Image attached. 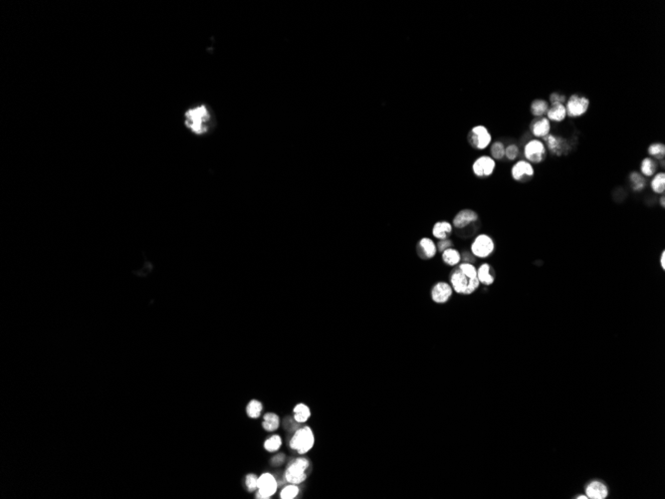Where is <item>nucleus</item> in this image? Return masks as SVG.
Returning a JSON list of instances; mask_svg holds the SVG:
<instances>
[{
    "label": "nucleus",
    "mask_w": 665,
    "mask_h": 499,
    "mask_svg": "<svg viewBox=\"0 0 665 499\" xmlns=\"http://www.w3.org/2000/svg\"><path fill=\"white\" fill-rule=\"evenodd\" d=\"M441 260L449 267H456L462 261V255L458 249L450 247L441 253Z\"/></svg>",
    "instance_id": "20"
},
{
    "label": "nucleus",
    "mask_w": 665,
    "mask_h": 499,
    "mask_svg": "<svg viewBox=\"0 0 665 499\" xmlns=\"http://www.w3.org/2000/svg\"><path fill=\"white\" fill-rule=\"evenodd\" d=\"M657 165L651 158H645L640 164V173L646 178H651L656 174Z\"/></svg>",
    "instance_id": "25"
},
{
    "label": "nucleus",
    "mask_w": 665,
    "mask_h": 499,
    "mask_svg": "<svg viewBox=\"0 0 665 499\" xmlns=\"http://www.w3.org/2000/svg\"><path fill=\"white\" fill-rule=\"evenodd\" d=\"M449 283L453 292L460 295H471L479 289L481 285L477 277L468 278L457 266L450 273Z\"/></svg>",
    "instance_id": "2"
},
{
    "label": "nucleus",
    "mask_w": 665,
    "mask_h": 499,
    "mask_svg": "<svg viewBox=\"0 0 665 499\" xmlns=\"http://www.w3.org/2000/svg\"><path fill=\"white\" fill-rule=\"evenodd\" d=\"M512 178L517 181H525L532 179L535 175L534 166L526 160L516 162L511 169Z\"/></svg>",
    "instance_id": "12"
},
{
    "label": "nucleus",
    "mask_w": 665,
    "mask_h": 499,
    "mask_svg": "<svg viewBox=\"0 0 665 499\" xmlns=\"http://www.w3.org/2000/svg\"><path fill=\"white\" fill-rule=\"evenodd\" d=\"M453 231V226L449 222H437L432 227V235L437 240L446 239Z\"/></svg>",
    "instance_id": "19"
},
{
    "label": "nucleus",
    "mask_w": 665,
    "mask_h": 499,
    "mask_svg": "<svg viewBox=\"0 0 665 499\" xmlns=\"http://www.w3.org/2000/svg\"><path fill=\"white\" fill-rule=\"evenodd\" d=\"M264 430L267 432H275L278 430L280 425V417L274 412H268L264 415V420L262 423Z\"/></svg>",
    "instance_id": "23"
},
{
    "label": "nucleus",
    "mask_w": 665,
    "mask_h": 499,
    "mask_svg": "<svg viewBox=\"0 0 665 499\" xmlns=\"http://www.w3.org/2000/svg\"><path fill=\"white\" fill-rule=\"evenodd\" d=\"M495 250V242L493 238L486 234L481 233L477 235L471 243L470 251L472 255L479 259H486L490 257Z\"/></svg>",
    "instance_id": "5"
},
{
    "label": "nucleus",
    "mask_w": 665,
    "mask_h": 499,
    "mask_svg": "<svg viewBox=\"0 0 665 499\" xmlns=\"http://www.w3.org/2000/svg\"><path fill=\"white\" fill-rule=\"evenodd\" d=\"M467 138L470 146L479 151L487 149L492 144V136L488 129L483 125L473 127L469 132Z\"/></svg>",
    "instance_id": "6"
},
{
    "label": "nucleus",
    "mask_w": 665,
    "mask_h": 499,
    "mask_svg": "<svg viewBox=\"0 0 665 499\" xmlns=\"http://www.w3.org/2000/svg\"><path fill=\"white\" fill-rule=\"evenodd\" d=\"M478 221L477 212L470 208H465L456 213L453 219L452 226L457 229L466 228L468 226L476 223Z\"/></svg>",
    "instance_id": "14"
},
{
    "label": "nucleus",
    "mask_w": 665,
    "mask_h": 499,
    "mask_svg": "<svg viewBox=\"0 0 665 499\" xmlns=\"http://www.w3.org/2000/svg\"><path fill=\"white\" fill-rule=\"evenodd\" d=\"M284 459H285V457H284V454H278V455L274 456V458L272 459V462H273L274 464H277V465H279V464H281V463H283V462H284Z\"/></svg>",
    "instance_id": "38"
},
{
    "label": "nucleus",
    "mask_w": 665,
    "mask_h": 499,
    "mask_svg": "<svg viewBox=\"0 0 665 499\" xmlns=\"http://www.w3.org/2000/svg\"><path fill=\"white\" fill-rule=\"evenodd\" d=\"M477 278L480 284L484 286H491L495 282V274L493 272L492 266L488 262L482 263L477 268Z\"/></svg>",
    "instance_id": "17"
},
{
    "label": "nucleus",
    "mask_w": 665,
    "mask_h": 499,
    "mask_svg": "<svg viewBox=\"0 0 665 499\" xmlns=\"http://www.w3.org/2000/svg\"><path fill=\"white\" fill-rule=\"evenodd\" d=\"M417 250L419 252V256L423 259H432L438 252L436 243L429 237H423L418 241Z\"/></svg>",
    "instance_id": "16"
},
{
    "label": "nucleus",
    "mask_w": 665,
    "mask_h": 499,
    "mask_svg": "<svg viewBox=\"0 0 665 499\" xmlns=\"http://www.w3.org/2000/svg\"><path fill=\"white\" fill-rule=\"evenodd\" d=\"M457 267L470 279L477 277V268L473 263L461 262Z\"/></svg>",
    "instance_id": "33"
},
{
    "label": "nucleus",
    "mask_w": 665,
    "mask_h": 499,
    "mask_svg": "<svg viewBox=\"0 0 665 499\" xmlns=\"http://www.w3.org/2000/svg\"><path fill=\"white\" fill-rule=\"evenodd\" d=\"M505 148L506 146L504 145L503 141L496 140L490 145V154L491 157L496 161V160H503L505 158Z\"/></svg>",
    "instance_id": "27"
},
{
    "label": "nucleus",
    "mask_w": 665,
    "mask_h": 499,
    "mask_svg": "<svg viewBox=\"0 0 665 499\" xmlns=\"http://www.w3.org/2000/svg\"><path fill=\"white\" fill-rule=\"evenodd\" d=\"M660 204H661L662 207L665 206V197H664V195H662L661 198H660Z\"/></svg>",
    "instance_id": "40"
},
{
    "label": "nucleus",
    "mask_w": 665,
    "mask_h": 499,
    "mask_svg": "<svg viewBox=\"0 0 665 499\" xmlns=\"http://www.w3.org/2000/svg\"><path fill=\"white\" fill-rule=\"evenodd\" d=\"M547 118L553 122L561 123L563 122L566 117H567V109L564 104H554L552 105L548 112H547Z\"/></svg>",
    "instance_id": "21"
},
{
    "label": "nucleus",
    "mask_w": 665,
    "mask_h": 499,
    "mask_svg": "<svg viewBox=\"0 0 665 499\" xmlns=\"http://www.w3.org/2000/svg\"><path fill=\"white\" fill-rule=\"evenodd\" d=\"M565 101H566V96L561 95L558 92H554L550 95V102L552 103V105H554V104H564Z\"/></svg>",
    "instance_id": "37"
},
{
    "label": "nucleus",
    "mask_w": 665,
    "mask_h": 499,
    "mask_svg": "<svg viewBox=\"0 0 665 499\" xmlns=\"http://www.w3.org/2000/svg\"><path fill=\"white\" fill-rule=\"evenodd\" d=\"M629 180H630L632 189L634 191H641L646 186V180L643 178L642 175H640L637 172L631 173L630 176H629Z\"/></svg>",
    "instance_id": "28"
},
{
    "label": "nucleus",
    "mask_w": 665,
    "mask_h": 499,
    "mask_svg": "<svg viewBox=\"0 0 665 499\" xmlns=\"http://www.w3.org/2000/svg\"><path fill=\"white\" fill-rule=\"evenodd\" d=\"M185 126L194 135H204L210 126L211 116L205 106H198L189 109L185 113Z\"/></svg>",
    "instance_id": "1"
},
{
    "label": "nucleus",
    "mask_w": 665,
    "mask_h": 499,
    "mask_svg": "<svg viewBox=\"0 0 665 499\" xmlns=\"http://www.w3.org/2000/svg\"><path fill=\"white\" fill-rule=\"evenodd\" d=\"M453 293L454 292H453V289L451 287L450 283L445 282V281H439V282H436L433 285V287L431 288L430 295H431V300L434 303L442 305V304L447 303L451 299Z\"/></svg>",
    "instance_id": "10"
},
{
    "label": "nucleus",
    "mask_w": 665,
    "mask_h": 499,
    "mask_svg": "<svg viewBox=\"0 0 665 499\" xmlns=\"http://www.w3.org/2000/svg\"><path fill=\"white\" fill-rule=\"evenodd\" d=\"M278 483L276 478L271 473H263L258 477L257 488L258 492L256 493V498L268 499L274 495L277 491Z\"/></svg>",
    "instance_id": "8"
},
{
    "label": "nucleus",
    "mask_w": 665,
    "mask_h": 499,
    "mask_svg": "<svg viewBox=\"0 0 665 499\" xmlns=\"http://www.w3.org/2000/svg\"><path fill=\"white\" fill-rule=\"evenodd\" d=\"M547 156L546 145L540 138H532L524 146V157L526 161L533 164H541Z\"/></svg>",
    "instance_id": "7"
},
{
    "label": "nucleus",
    "mask_w": 665,
    "mask_h": 499,
    "mask_svg": "<svg viewBox=\"0 0 665 499\" xmlns=\"http://www.w3.org/2000/svg\"><path fill=\"white\" fill-rule=\"evenodd\" d=\"M531 131L534 136L539 138H544L551 132V122L548 118L542 117L539 120H536L531 125Z\"/></svg>",
    "instance_id": "18"
},
{
    "label": "nucleus",
    "mask_w": 665,
    "mask_h": 499,
    "mask_svg": "<svg viewBox=\"0 0 665 499\" xmlns=\"http://www.w3.org/2000/svg\"><path fill=\"white\" fill-rule=\"evenodd\" d=\"M648 155L656 160H663L665 157V146L662 142H654L648 147Z\"/></svg>",
    "instance_id": "29"
},
{
    "label": "nucleus",
    "mask_w": 665,
    "mask_h": 499,
    "mask_svg": "<svg viewBox=\"0 0 665 499\" xmlns=\"http://www.w3.org/2000/svg\"><path fill=\"white\" fill-rule=\"evenodd\" d=\"M281 446H282V440L279 436H276V435L272 436L271 438L266 440V442L264 444L265 450L269 453L277 452L281 448Z\"/></svg>",
    "instance_id": "32"
},
{
    "label": "nucleus",
    "mask_w": 665,
    "mask_h": 499,
    "mask_svg": "<svg viewBox=\"0 0 665 499\" xmlns=\"http://www.w3.org/2000/svg\"><path fill=\"white\" fill-rule=\"evenodd\" d=\"M262 409H263V406H262L261 402H259L257 400H252L247 405L246 412H247L249 417L258 418L260 416L261 412H262Z\"/></svg>",
    "instance_id": "30"
},
{
    "label": "nucleus",
    "mask_w": 665,
    "mask_h": 499,
    "mask_svg": "<svg viewBox=\"0 0 665 499\" xmlns=\"http://www.w3.org/2000/svg\"><path fill=\"white\" fill-rule=\"evenodd\" d=\"M659 261H660V266H661L662 270H664V269H665V251H664V250L661 252Z\"/></svg>",
    "instance_id": "39"
},
{
    "label": "nucleus",
    "mask_w": 665,
    "mask_h": 499,
    "mask_svg": "<svg viewBox=\"0 0 665 499\" xmlns=\"http://www.w3.org/2000/svg\"><path fill=\"white\" fill-rule=\"evenodd\" d=\"M257 481H258V477L256 476V474L250 473L246 476L245 483H246V486H247L249 491H253L257 488Z\"/></svg>",
    "instance_id": "35"
},
{
    "label": "nucleus",
    "mask_w": 665,
    "mask_h": 499,
    "mask_svg": "<svg viewBox=\"0 0 665 499\" xmlns=\"http://www.w3.org/2000/svg\"><path fill=\"white\" fill-rule=\"evenodd\" d=\"M436 247H437V251L440 252V253H442L444 250H446V249H448V248H450V247H453V242H452L449 238L442 239V240H438V242H437V244H436Z\"/></svg>",
    "instance_id": "36"
},
{
    "label": "nucleus",
    "mask_w": 665,
    "mask_h": 499,
    "mask_svg": "<svg viewBox=\"0 0 665 499\" xmlns=\"http://www.w3.org/2000/svg\"><path fill=\"white\" fill-rule=\"evenodd\" d=\"M589 107V100L586 97L575 94L572 95L566 105L567 116L576 118L584 115Z\"/></svg>",
    "instance_id": "9"
},
{
    "label": "nucleus",
    "mask_w": 665,
    "mask_h": 499,
    "mask_svg": "<svg viewBox=\"0 0 665 499\" xmlns=\"http://www.w3.org/2000/svg\"><path fill=\"white\" fill-rule=\"evenodd\" d=\"M315 446V435L312 429L308 425H304L294 433L291 441L290 448L296 451L299 454H308Z\"/></svg>",
    "instance_id": "3"
},
{
    "label": "nucleus",
    "mask_w": 665,
    "mask_h": 499,
    "mask_svg": "<svg viewBox=\"0 0 665 499\" xmlns=\"http://www.w3.org/2000/svg\"><path fill=\"white\" fill-rule=\"evenodd\" d=\"M549 110V105L546 100L536 99L531 104V112L535 117H543L547 114Z\"/></svg>",
    "instance_id": "26"
},
{
    "label": "nucleus",
    "mask_w": 665,
    "mask_h": 499,
    "mask_svg": "<svg viewBox=\"0 0 665 499\" xmlns=\"http://www.w3.org/2000/svg\"><path fill=\"white\" fill-rule=\"evenodd\" d=\"M584 494L588 499H606L610 491L608 485L601 480H593L586 484Z\"/></svg>",
    "instance_id": "15"
},
{
    "label": "nucleus",
    "mask_w": 665,
    "mask_h": 499,
    "mask_svg": "<svg viewBox=\"0 0 665 499\" xmlns=\"http://www.w3.org/2000/svg\"><path fill=\"white\" fill-rule=\"evenodd\" d=\"M293 412L294 420L297 421V423H305L311 417V408L303 403L295 406Z\"/></svg>",
    "instance_id": "22"
},
{
    "label": "nucleus",
    "mask_w": 665,
    "mask_h": 499,
    "mask_svg": "<svg viewBox=\"0 0 665 499\" xmlns=\"http://www.w3.org/2000/svg\"><path fill=\"white\" fill-rule=\"evenodd\" d=\"M495 169L496 161L491 156H481L477 158L472 165L473 174L480 179L489 178L493 175Z\"/></svg>",
    "instance_id": "11"
},
{
    "label": "nucleus",
    "mask_w": 665,
    "mask_h": 499,
    "mask_svg": "<svg viewBox=\"0 0 665 499\" xmlns=\"http://www.w3.org/2000/svg\"><path fill=\"white\" fill-rule=\"evenodd\" d=\"M650 187L653 192L657 194H663L665 191V174L663 172L657 173L652 177L650 181Z\"/></svg>",
    "instance_id": "24"
},
{
    "label": "nucleus",
    "mask_w": 665,
    "mask_h": 499,
    "mask_svg": "<svg viewBox=\"0 0 665 499\" xmlns=\"http://www.w3.org/2000/svg\"><path fill=\"white\" fill-rule=\"evenodd\" d=\"M576 498H577V499H588V498H587V496H586L585 494H581V495H577V496H576Z\"/></svg>",
    "instance_id": "41"
},
{
    "label": "nucleus",
    "mask_w": 665,
    "mask_h": 499,
    "mask_svg": "<svg viewBox=\"0 0 665 499\" xmlns=\"http://www.w3.org/2000/svg\"><path fill=\"white\" fill-rule=\"evenodd\" d=\"M544 142L546 145V149H548V151L551 154L556 156H561L565 154L567 149H569L568 141L566 140V138L560 136L549 134L547 136L544 137Z\"/></svg>",
    "instance_id": "13"
},
{
    "label": "nucleus",
    "mask_w": 665,
    "mask_h": 499,
    "mask_svg": "<svg viewBox=\"0 0 665 499\" xmlns=\"http://www.w3.org/2000/svg\"><path fill=\"white\" fill-rule=\"evenodd\" d=\"M520 155V149L516 144H510L505 148V158L509 161H515Z\"/></svg>",
    "instance_id": "34"
},
{
    "label": "nucleus",
    "mask_w": 665,
    "mask_h": 499,
    "mask_svg": "<svg viewBox=\"0 0 665 499\" xmlns=\"http://www.w3.org/2000/svg\"><path fill=\"white\" fill-rule=\"evenodd\" d=\"M299 493H300L299 486L297 484L290 483L289 485L285 486L282 489V491L280 493V497L282 499H294L299 495Z\"/></svg>",
    "instance_id": "31"
},
{
    "label": "nucleus",
    "mask_w": 665,
    "mask_h": 499,
    "mask_svg": "<svg viewBox=\"0 0 665 499\" xmlns=\"http://www.w3.org/2000/svg\"><path fill=\"white\" fill-rule=\"evenodd\" d=\"M310 467V461L306 457H298L290 462L286 471L285 479L287 482L292 484H301L307 477V470Z\"/></svg>",
    "instance_id": "4"
}]
</instances>
